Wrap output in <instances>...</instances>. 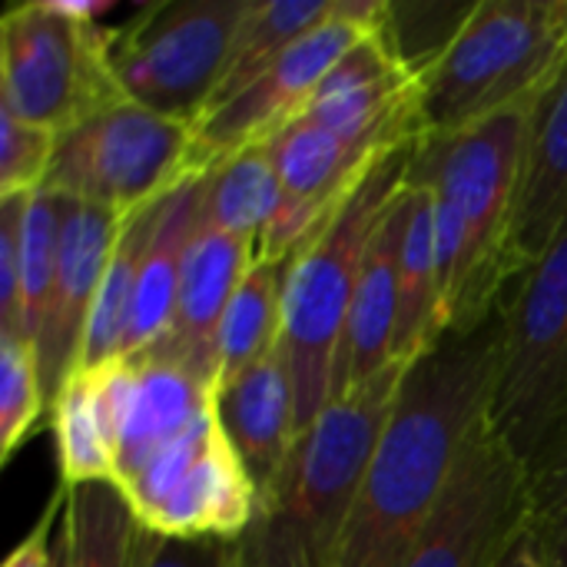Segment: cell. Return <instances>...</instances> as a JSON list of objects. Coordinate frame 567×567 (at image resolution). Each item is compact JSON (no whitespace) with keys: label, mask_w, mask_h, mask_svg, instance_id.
Segmentation results:
<instances>
[{"label":"cell","mask_w":567,"mask_h":567,"mask_svg":"<svg viewBox=\"0 0 567 567\" xmlns=\"http://www.w3.org/2000/svg\"><path fill=\"white\" fill-rule=\"evenodd\" d=\"M405 219H409V183L402 196L389 206L369 243L339 342L332 402L352 392L355 385L375 379L382 369L395 362L392 346H395V322H399V256H402Z\"/></svg>","instance_id":"obj_14"},{"label":"cell","mask_w":567,"mask_h":567,"mask_svg":"<svg viewBox=\"0 0 567 567\" xmlns=\"http://www.w3.org/2000/svg\"><path fill=\"white\" fill-rule=\"evenodd\" d=\"M449 332L442 312V279L435 249V199L429 186H409V219L399 256V322L395 359H422Z\"/></svg>","instance_id":"obj_20"},{"label":"cell","mask_w":567,"mask_h":567,"mask_svg":"<svg viewBox=\"0 0 567 567\" xmlns=\"http://www.w3.org/2000/svg\"><path fill=\"white\" fill-rule=\"evenodd\" d=\"M66 512V485H60L47 508L40 512L37 525L30 528V535L7 555L3 567H56V518H63Z\"/></svg>","instance_id":"obj_34"},{"label":"cell","mask_w":567,"mask_h":567,"mask_svg":"<svg viewBox=\"0 0 567 567\" xmlns=\"http://www.w3.org/2000/svg\"><path fill=\"white\" fill-rule=\"evenodd\" d=\"M63 229V199L50 189H37L27 199L23 226H20V296H17V332L10 339H23L37 346V332L43 326L50 286L56 276Z\"/></svg>","instance_id":"obj_27"},{"label":"cell","mask_w":567,"mask_h":567,"mask_svg":"<svg viewBox=\"0 0 567 567\" xmlns=\"http://www.w3.org/2000/svg\"><path fill=\"white\" fill-rule=\"evenodd\" d=\"M475 3H385V40L402 66L419 80L455 43Z\"/></svg>","instance_id":"obj_29"},{"label":"cell","mask_w":567,"mask_h":567,"mask_svg":"<svg viewBox=\"0 0 567 567\" xmlns=\"http://www.w3.org/2000/svg\"><path fill=\"white\" fill-rule=\"evenodd\" d=\"M279 203H282V183H279L272 143L266 140L226 156L209 169L203 223L233 236L259 239L266 226L276 219Z\"/></svg>","instance_id":"obj_24"},{"label":"cell","mask_w":567,"mask_h":567,"mask_svg":"<svg viewBox=\"0 0 567 567\" xmlns=\"http://www.w3.org/2000/svg\"><path fill=\"white\" fill-rule=\"evenodd\" d=\"M50 425L60 452V485L76 488L90 482H116V455L106 442L96 412V392L90 372H76L66 382V389L60 392L50 412Z\"/></svg>","instance_id":"obj_26"},{"label":"cell","mask_w":567,"mask_h":567,"mask_svg":"<svg viewBox=\"0 0 567 567\" xmlns=\"http://www.w3.org/2000/svg\"><path fill=\"white\" fill-rule=\"evenodd\" d=\"M567 219V66L538 96L528 123L522 189L512 226L515 282L548 249Z\"/></svg>","instance_id":"obj_16"},{"label":"cell","mask_w":567,"mask_h":567,"mask_svg":"<svg viewBox=\"0 0 567 567\" xmlns=\"http://www.w3.org/2000/svg\"><path fill=\"white\" fill-rule=\"evenodd\" d=\"M332 10L336 0H252L236 33L226 76L206 113L219 110L236 93H243L252 80H259L296 40H302L309 30L326 23Z\"/></svg>","instance_id":"obj_23"},{"label":"cell","mask_w":567,"mask_h":567,"mask_svg":"<svg viewBox=\"0 0 567 567\" xmlns=\"http://www.w3.org/2000/svg\"><path fill=\"white\" fill-rule=\"evenodd\" d=\"M30 193L0 196V336L17 332L20 296V226Z\"/></svg>","instance_id":"obj_32"},{"label":"cell","mask_w":567,"mask_h":567,"mask_svg":"<svg viewBox=\"0 0 567 567\" xmlns=\"http://www.w3.org/2000/svg\"><path fill=\"white\" fill-rule=\"evenodd\" d=\"M419 143L422 136L385 153L346 203L289 256L279 349L292 382L299 432L332 402V375L352 292L382 216L409 183Z\"/></svg>","instance_id":"obj_4"},{"label":"cell","mask_w":567,"mask_h":567,"mask_svg":"<svg viewBox=\"0 0 567 567\" xmlns=\"http://www.w3.org/2000/svg\"><path fill=\"white\" fill-rule=\"evenodd\" d=\"M133 402L116 445V485H126L156 452L186 435L209 409L213 392L176 362L159 355H133Z\"/></svg>","instance_id":"obj_19"},{"label":"cell","mask_w":567,"mask_h":567,"mask_svg":"<svg viewBox=\"0 0 567 567\" xmlns=\"http://www.w3.org/2000/svg\"><path fill=\"white\" fill-rule=\"evenodd\" d=\"M252 0H159L110 30V66L126 100L196 126L229 66Z\"/></svg>","instance_id":"obj_8"},{"label":"cell","mask_w":567,"mask_h":567,"mask_svg":"<svg viewBox=\"0 0 567 567\" xmlns=\"http://www.w3.org/2000/svg\"><path fill=\"white\" fill-rule=\"evenodd\" d=\"M525 535L538 567H567V432L528 465Z\"/></svg>","instance_id":"obj_28"},{"label":"cell","mask_w":567,"mask_h":567,"mask_svg":"<svg viewBox=\"0 0 567 567\" xmlns=\"http://www.w3.org/2000/svg\"><path fill=\"white\" fill-rule=\"evenodd\" d=\"M495 567H538V558H535V551H532V545H528V535H525V532L518 535V542L505 551V558H502Z\"/></svg>","instance_id":"obj_35"},{"label":"cell","mask_w":567,"mask_h":567,"mask_svg":"<svg viewBox=\"0 0 567 567\" xmlns=\"http://www.w3.org/2000/svg\"><path fill=\"white\" fill-rule=\"evenodd\" d=\"M256 515V485L233 452L216 419L199 455L166 495V502L143 518V525L166 538H229L249 528Z\"/></svg>","instance_id":"obj_17"},{"label":"cell","mask_w":567,"mask_h":567,"mask_svg":"<svg viewBox=\"0 0 567 567\" xmlns=\"http://www.w3.org/2000/svg\"><path fill=\"white\" fill-rule=\"evenodd\" d=\"M193 173V126L123 100L60 136L43 189L133 216Z\"/></svg>","instance_id":"obj_9"},{"label":"cell","mask_w":567,"mask_h":567,"mask_svg":"<svg viewBox=\"0 0 567 567\" xmlns=\"http://www.w3.org/2000/svg\"><path fill=\"white\" fill-rule=\"evenodd\" d=\"M60 136L23 123L0 106V196L37 193L47 186Z\"/></svg>","instance_id":"obj_31"},{"label":"cell","mask_w":567,"mask_h":567,"mask_svg":"<svg viewBox=\"0 0 567 567\" xmlns=\"http://www.w3.org/2000/svg\"><path fill=\"white\" fill-rule=\"evenodd\" d=\"M146 567H239V548L229 538H166L153 532Z\"/></svg>","instance_id":"obj_33"},{"label":"cell","mask_w":567,"mask_h":567,"mask_svg":"<svg viewBox=\"0 0 567 567\" xmlns=\"http://www.w3.org/2000/svg\"><path fill=\"white\" fill-rule=\"evenodd\" d=\"M56 567H70V538H66V522H60V532H56Z\"/></svg>","instance_id":"obj_36"},{"label":"cell","mask_w":567,"mask_h":567,"mask_svg":"<svg viewBox=\"0 0 567 567\" xmlns=\"http://www.w3.org/2000/svg\"><path fill=\"white\" fill-rule=\"evenodd\" d=\"M412 362H392L306 425L239 535V567H336L339 545Z\"/></svg>","instance_id":"obj_3"},{"label":"cell","mask_w":567,"mask_h":567,"mask_svg":"<svg viewBox=\"0 0 567 567\" xmlns=\"http://www.w3.org/2000/svg\"><path fill=\"white\" fill-rule=\"evenodd\" d=\"M289 259H259L239 282L219 326V372L216 389L243 375L252 362L279 346L282 336V289Z\"/></svg>","instance_id":"obj_22"},{"label":"cell","mask_w":567,"mask_h":567,"mask_svg":"<svg viewBox=\"0 0 567 567\" xmlns=\"http://www.w3.org/2000/svg\"><path fill=\"white\" fill-rule=\"evenodd\" d=\"M213 409L239 455L249 482L256 485V498L279 475L299 425H296V399L282 349L276 346L259 362H252L243 375L219 385L213 392Z\"/></svg>","instance_id":"obj_15"},{"label":"cell","mask_w":567,"mask_h":567,"mask_svg":"<svg viewBox=\"0 0 567 567\" xmlns=\"http://www.w3.org/2000/svg\"><path fill=\"white\" fill-rule=\"evenodd\" d=\"M163 199L133 213L123 223V233L116 239L113 259L106 266L93 316H90V329H86V342H83V369H100L120 359L123 352V339L130 329V312H133V292H136V279H140V262L143 252L150 246V236L156 229Z\"/></svg>","instance_id":"obj_25"},{"label":"cell","mask_w":567,"mask_h":567,"mask_svg":"<svg viewBox=\"0 0 567 567\" xmlns=\"http://www.w3.org/2000/svg\"><path fill=\"white\" fill-rule=\"evenodd\" d=\"M488 422L525 465L567 432V219L502 302Z\"/></svg>","instance_id":"obj_6"},{"label":"cell","mask_w":567,"mask_h":567,"mask_svg":"<svg viewBox=\"0 0 567 567\" xmlns=\"http://www.w3.org/2000/svg\"><path fill=\"white\" fill-rule=\"evenodd\" d=\"M40 415H47V402L40 389L37 346L0 336V462L3 465L33 435Z\"/></svg>","instance_id":"obj_30"},{"label":"cell","mask_w":567,"mask_h":567,"mask_svg":"<svg viewBox=\"0 0 567 567\" xmlns=\"http://www.w3.org/2000/svg\"><path fill=\"white\" fill-rule=\"evenodd\" d=\"M206 179H209V173H193L173 193L163 196L156 229H153L143 262H140L130 329H126L120 359H133V355L153 349L173 322L183 266H186L189 246L203 226Z\"/></svg>","instance_id":"obj_18"},{"label":"cell","mask_w":567,"mask_h":567,"mask_svg":"<svg viewBox=\"0 0 567 567\" xmlns=\"http://www.w3.org/2000/svg\"><path fill=\"white\" fill-rule=\"evenodd\" d=\"M385 0H336L326 23L296 40L259 80L193 126V166L209 173L226 156L272 140L289 126L329 70L382 23Z\"/></svg>","instance_id":"obj_10"},{"label":"cell","mask_w":567,"mask_h":567,"mask_svg":"<svg viewBox=\"0 0 567 567\" xmlns=\"http://www.w3.org/2000/svg\"><path fill=\"white\" fill-rule=\"evenodd\" d=\"M110 30L66 17L56 0L13 3L0 17V106L56 136L123 103Z\"/></svg>","instance_id":"obj_7"},{"label":"cell","mask_w":567,"mask_h":567,"mask_svg":"<svg viewBox=\"0 0 567 567\" xmlns=\"http://www.w3.org/2000/svg\"><path fill=\"white\" fill-rule=\"evenodd\" d=\"M502 365V309L482 329L445 332L405 372L336 567H402L432 522L452 472L488 415Z\"/></svg>","instance_id":"obj_1"},{"label":"cell","mask_w":567,"mask_h":567,"mask_svg":"<svg viewBox=\"0 0 567 567\" xmlns=\"http://www.w3.org/2000/svg\"><path fill=\"white\" fill-rule=\"evenodd\" d=\"M63 199V229L56 252V276L50 286L43 326L37 332V362H40V389L47 402V415L53 412L66 382L80 372L83 342L90 329V316L113 259L116 239L130 216L90 206L80 199Z\"/></svg>","instance_id":"obj_12"},{"label":"cell","mask_w":567,"mask_h":567,"mask_svg":"<svg viewBox=\"0 0 567 567\" xmlns=\"http://www.w3.org/2000/svg\"><path fill=\"white\" fill-rule=\"evenodd\" d=\"M532 106L488 116L452 136H422L409 186L435 199V249L449 332L468 336L508 299L512 226L522 189Z\"/></svg>","instance_id":"obj_2"},{"label":"cell","mask_w":567,"mask_h":567,"mask_svg":"<svg viewBox=\"0 0 567 567\" xmlns=\"http://www.w3.org/2000/svg\"><path fill=\"white\" fill-rule=\"evenodd\" d=\"M70 567H146L153 532L136 518L116 482L66 488Z\"/></svg>","instance_id":"obj_21"},{"label":"cell","mask_w":567,"mask_h":567,"mask_svg":"<svg viewBox=\"0 0 567 567\" xmlns=\"http://www.w3.org/2000/svg\"><path fill=\"white\" fill-rule=\"evenodd\" d=\"M256 252H259V239L233 236L203 223L183 266L173 322L166 336L146 352L176 362L193 379H199L209 392H216L219 326L239 282L252 269Z\"/></svg>","instance_id":"obj_13"},{"label":"cell","mask_w":567,"mask_h":567,"mask_svg":"<svg viewBox=\"0 0 567 567\" xmlns=\"http://www.w3.org/2000/svg\"><path fill=\"white\" fill-rule=\"evenodd\" d=\"M567 66V0H478L475 13L419 76L425 136H452L532 106Z\"/></svg>","instance_id":"obj_5"},{"label":"cell","mask_w":567,"mask_h":567,"mask_svg":"<svg viewBox=\"0 0 567 567\" xmlns=\"http://www.w3.org/2000/svg\"><path fill=\"white\" fill-rule=\"evenodd\" d=\"M525 518L528 468L485 415L402 567H495L525 532Z\"/></svg>","instance_id":"obj_11"}]
</instances>
